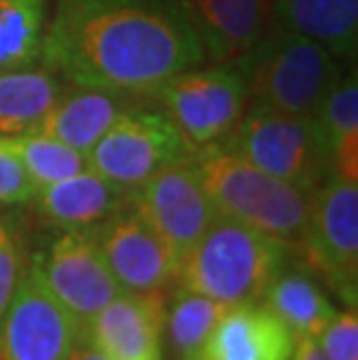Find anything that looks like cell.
Masks as SVG:
<instances>
[{
	"label": "cell",
	"instance_id": "cell-14",
	"mask_svg": "<svg viewBox=\"0 0 358 360\" xmlns=\"http://www.w3.org/2000/svg\"><path fill=\"white\" fill-rule=\"evenodd\" d=\"M205 49V60L242 56L272 21V0H181Z\"/></svg>",
	"mask_w": 358,
	"mask_h": 360
},
{
	"label": "cell",
	"instance_id": "cell-11",
	"mask_svg": "<svg viewBox=\"0 0 358 360\" xmlns=\"http://www.w3.org/2000/svg\"><path fill=\"white\" fill-rule=\"evenodd\" d=\"M44 286L87 333L105 304L121 293L108 260L98 247L96 231H65L40 260H35Z\"/></svg>",
	"mask_w": 358,
	"mask_h": 360
},
{
	"label": "cell",
	"instance_id": "cell-9",
	"mask_svg": "<svg viewBox=\"0 0 358 360\" xmlns=\"http://www.w3.org/2000/svg\"><path fill=\"white\" fill-rule=\"evenodd\" d=\"M87 333L37 272L26 267L0 319V360H70Z\"/></svg>",
	"mask_w": 358,
	"mask_h": 360
},
{
	"label": "cell",
	"instance_id": "cell-20",
	"mask_svg": "<svg viewBox=\"0 0 358 360\" xmlns=\"http://www.w3.org/2000/svg\"><path fill=\"white\" fill-rule=\"evenodd\" d=\"M261 300L288 328L295 342L317 340L324 328L338 316V309L319 288V283L302 272L281 270Z\"/></svg>",
	"mask_w": 358,
	"mask_h": 360
},
{
	"label": "cell",
	"instance_id": "cell-22",
	"mask_svg": "<svg viewBox=\"0 0 358 360\" xmlns=\"http://www.w3.org/2000/svg\"><path fill=\"white\" fill-rule=\"evenodd\" d=\"M49 0H0V72L40 63Z\"/></svg>",
	"mask_w": 358,
	"mask_h": 360
},
{
	"label": "cell",
	"instance_id": "cell-8",
	"mask_svg": "<svg viewBox=\"0 0 358 360\" xmlns=\"http://www.w3.org/2000/svg\"><path fill=\"white\" fill-rule=\"evenodd\" d=\"M193 147L163 110L133 107L87 154L89 167L128 193L163 167L193 156Z\"/></svg>",
	"mask_w": 358,
	"mask_h": 360
},
{
	"label": "cell",
	"instance_id": "cell-18",
	"mask_svg": "<svg viewBox=\"0 0 358 360\" xmlns=\"http://www.w3.org/2000/svg\"><path fill=\"white\" fill-rule=\"evenodd\" d=\"M272 21L321 44L338 60L356 58L358 0H272Z\"/></svg>",
	"mask_w": 358,
	"mask_h": 360
},
{
	"label": "cell",
	"instance_id": "cell-21",
	"mask_svg": "<svg viewBox=\"0 0 358 360\" xmlns=\"http://www.w3.org/2000/svg\"><path fill=\"white\" fill-rule=\"evenodd\" d=\"M331 149L333 174L358 181V77L342 75L317 114Z\"/></svg>",
	"mask_w": 358,
	"mask_h": 360
},
{
	"label": "cell",
	"instance_id": "cell-1",
	"mask_svg": "<svg viewBox=\"0 0 358 360\" xmlns=\"http://www.w3.org/2000/svg\"><path fill=\"white\" fill-rule=\"evenodd\" d=\"M40 63L75 86L154 96L205 49L181 0H51Z\"/></svg>",
	"mask_w": 358,
	"mask_h": 360
},
{
	"label": "cell",
	"instance_id": "cell-29",
	"mask_svg": "<svg viewBox=\"0 0 358 360\" xmlns=\"http://www.w3.org/2000/svg\"><path fill=\"white\" fill-rule=\"evenodd\" d=\"M70 360H112L110 356H105L101 349H96L94 344L89 342H82L77 349L72 351Z\"/></svg>",
	"mask_w": 358,
	"mask_h": 360
},
{
	"label": "cell",
	"instance_id": "cell-5",
	"mask_svg": "<svg viewBox=\"0 0 358 360\" xmlns=\"http://www.w3.org/2000/svg\"><path fill=\"white\" fill-rule=\"evenodd\" d=\"M217 144L305 193L333 174L331 149L317 117L247 110Z\"/></svg>",
	"mask_w": 358,
	"mask_h": 360
},
{
	"label": "cell",
	"instance_id": "cell-24",
	"mask_svg": "<svg viewBox=\"0 0 358 360\" xmlns=\"http://www.w3.org/2000/svg\"><path fill=\"white\" fill-rule=\"evenodd\" d=\"M12 149L17 151V156L28 172V177L33 179L37 191L56 184L65 177H72L89 167L87 154L68 147L60 140L44 133H26L10 137Z\"/></svg>",
	"mask_w": 358,
	"mask_h": 360
},
{
	"label": "cell",
	"instance_id": "cell-12",
	"mask_svg": "<svg viewBox=\"0 0 358 360\" xmlns=\"http://www.w3.org/2000/svg\"><path fill=\"white\" fill-rule=\"evenodd\" d=\"M96 240L121 290L163 293L177 281V254L131 205L98 226Z\"/></svg>",
	"mask_w": 358,
	"mask_h": 360
},
{
	"label": "cell",
	"instance_id": "cell-17",
	"mask_svg": "<svg viewBox=\"0 0 358 360\" xmlns=\"http://www.w3.org/2000/svg\"><path fill=\"white\" fill-rule=\"evenodd\" d=\"M77 89L79 91L70 96L60 94L56 105L51 107L47 119L35 133L51 135L68 147L89 154L121 114L140 105V96L110 89Z\"/></svg>",
	"mask_w": 358,
	"mask_h": 360
},
{
	"label": "cell",
	"instance_id": "cell-23",
	"mask_svg": "<svg viewBox=\"0 0 358 360\" xmlns=\"http://www.w3.org/2000/svg\"><path fill=\"white\" fill-rule=\"evenodd\" d=\"M226 309V304L179 286L163 321V333L177 360H203L205 342Z\"/></svg>",
	"mask_w": 358,
	"mask_h": 360
},
{
	"label": "cell",
	"instance_id": "cell-4",
	"mask_svg": "<svg viewBox=\"0 0 358 360\" xmlns=\"http://www.w3.org/2000/svg\"><path fill=\"white\" fill-rule=\"evenodd\" d=\"M193 167L221 217L240 221L284 244H298L309 193L251 165L221 144L193 151Z\"/></svg>",
	"mask_w": 358,
	"mask_h": 360
},
{
	"label": "cell",
	"instance_id": "cell-15",
	"mask_svg": "<svg viewBox=\"0 0 358 360\" xmlns=\"http://www.w3.org/2000/svg\"><path fill=\"white\" fill-rule=\"evenodd\" d=\"M293 335L265 304L228 307L205 342L203 360H291Z\"/></svg>",
	"mask_w": 358,
	"mask_h": 360
},
{
	"label": "cell",
	"instance_id": "cell-26",
	"mask_svg": "<svg viewBox=\"0 0 358 360\" xmlns=\"http://www.w3.org/2000/svg\"><path fill=\"white\" fill-rule=\"evenodd\" d=\"M319 349L333 360H358V316L356 307L338 311L324 333L314 340Z\"/></svg>",
	"mask_w": 358,
	"mask_h": 360
},
{
	"label": "cell",
	"instance_id": "cell-7",
	"mask_svg": "<svg viewBox=\"0 0 358 360\" xmlns=\"http://www.w3.org/2000/svg\"><path fill=\"white\" fill-rule=\"evenodd\" d=\"M307 265L356 307L358 288V181L331 174L309 193L300 242Z\"/></svg>",
	"mask_w": 358,
	"mask_h": 360
},
{
	"label": "cell",
	"instance_id": "cell-27",
	"mask_svg": "<svg viewBox=\"0 0 358 360\" xmlns=\"http://www.w3.org/2000/svg\"><path fill=\"white\" fill-rule=\"evenodd\" d=\"M24 274V256H21V242L14 228L0 221V319L10 307L14 290Z\"/></svg>",
	"mask_w": 358,
	"mask_h": 360
},
{
	"label": "cell",
	"instance_id": "cell-3",
	"mask_svg": "<svg viewBox=\"0 0 358 360\" xmlns=\"http://www.w3.org/2000/svg\"><path fill=\"white\" fill-rule=\"evenodd\" d=\"M288 244L219 217L181 258L179 286L207 295L226 307L258 302L286 267Z\"/></svg>",
	"mask_w": 358,
	"mask_h": 360
},
{
	"label": "cell",
	"instance_id": "cell-25",
	"mask_svg": "<svg viewBox=\"0 0 358 360\" xmlns=\"http://www.w3.org/2000/svg\"><path fill=\"white\" fill-rule=\"evenodd\" d=\"M37 186L24 170L10 137L0 135V205H26L33 202Z\"/></svg>",
	"mask_w": 358,
	"mask_h": 360
},
{
	"label": "cell",
	"instance_id": "cell-10",
	"mask_svg": "<svg viewBox=\"0 0 358 360\" xmlns=\"http://www.w3.org/2000/svg\"><path fill=\"white\" fill-rule=\"evenodd\" d=\"M191 158L151 174L128 198V205L163 237L179 263L219 217Z\"/></svg>",
	"mask_w": 358,
	"mask_h": 360
},
{
	"label": "cell",
	"instance_id": "cell-2",
	"mask_svg": "<svg viewBox=\"0 0 358 360\" xmlns=\"http://www.w3.org/2000/svg\"><path fill=\"white\" fill-rule=\"evenodd\" d=\"M233 63L247 82V110L288 117H317L342 77L340 60L321 44L275 21Z\"/></svg>",
	"mask_w": 358,
	"mask_h": 360
},
{
	"label": "cell",
	"instance_id": "cell-13",
	"mask_svg": "<svg viewBox=\"0 0 358 360\" xmlns=\"http://www.w3.org/2000/svg\"><path fill=\"white\" fill-rule=\"evenodd\" d=\"M163 321V293L121 290L89 323L87 342L112 360H140L161 354Z\"/></svg>",
	"mask_w": 358,
	"mask_h": 360
},
{
	"label": "cell",
	"instance_id": "cell-16",
	"mask_svg": "<svg viewBox=\"0 0 358 360\" xmlns=\"http://www.w3.org/2000/svg\"><path fill=\"white\" fill-rule=\"evenodd\" d=\"M126 188L101 177L91 167L37 191L35 202L51 224L63 231H96L128 205Z\"/></svg>",
	"mask_w": 358,
	"mask_h": 360
},
{
	"label": "cell",
	"instance_id": "cell-6",
	"mask_svg": "<svg viewBox=\"0 0 358 360\" xmlns=\"http://www.w3.org/2000/svg\"><path fill=\"white\" fill-rule=\"evenodd\" d=\"M161 110L193 149L221 142L247 112V82L233 60L196 65L156 89Z\"/></svg>",
	"mask_w": 358,
	"mask_h": 360
},
{
	"label": "cell",
	"instance_id": "cell-30",
	"mask_svg": "<svg viewBox=\"0 0 358 360\" xmlns=\"http://www.w3.org/2000/svg\"><path fill=\"white\" fill-rule=\"evenodd\" d=\"M140 360H163L161 354H154V356H147V358H140Z\"/></svg>",
	"mask_w": 358,
	"mask_h": 360
},
{
	"label": "cell",
	"instance_id": "cell-28",
	"mask_svg": "<svg viewBox=\"0 0 358 360\" xmlns=\"http://www.w3.org/2000/svg\"><path fill=\"white\" fill-rule=\"evenodd\" d=\"M291 360H333V358L326 356L314 340H300V342H295Z\"/></svg>",
	"mask_w": 358,
	"mask_h": 360
},
{
	"label": "cell",
	"instance_id": "cell-19",
	"mask_svg": "<svg viewBox=\"0 0 358 360\" xmlns=\"http://www.w3.org/2000/svg\"><path fill=\"white\" fill-rule=\"evenodd\" d=\"M63 94L54 75L42 63L0 72V135L35 133Z\"/></svg>",
	"mask_w": 358,
	"mask_h": 360
}]
</instances>
